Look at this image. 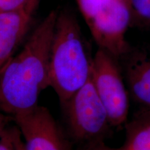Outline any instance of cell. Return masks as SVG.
<instances>
[{
    "label": "cell",
    "mask_w": 150,
    "mask_h": 150,
    "mask_svg": "<svg viewBox=\"0 0 150 150\" xmlns=\"http://www.w3.org/2000/svg\"><path fill=\"white\" fill-rule=\"evenodd\" d=\"M58 13L53 11L34 30L20 53L0 70V107L12 116L38 105L50 86V59Z\"/></svg>",
    "instance_id": "1"
},
{
    "label": "cell",
    "mask_w": 150,
    "mask_h": 150,
    "mask_svg": "<svg viewBox=\"0 0 150 150\" xmlns=\"http://www.w3.org/2000/svg\"><path fill=\"white\" fill-rule=\"evenodd\" d=\"M91 62L74 17L62 13L56 20L50 59V86L64 105L91 77Z\"/></svg>",
    "instance_id": "2"
},
{
    "label": "cell",
    "mask_w": 150,
    "mask_h": 150,
    "mask_svg": "<svg viewBox=\"0 0 150 150\" xmlns=\"http://www.w3.org/2000/svg\"><path fill=\"white\" fill-rule=\"evenodd\" d=\"M91 79L107 111L110 125L125 124L129 114V93L116 58L99 49L92 59Z\"/></svg>",
    "instance_id": "3"
},
{
    "label": "cell",
    "mask_w": 150,
    "mask_h": 150,
    "mask_svg": "<svg viewBox=\"0 0 150 150\" xmlns=\"http://www.w3.org/2000/svg\"><path fill=\"white\" fill-rule=\"evenodd\" d=\"M63 106L71 132L79 140L99 138L110 125L107 111L91 77Z\"/></svg>",
    "instance_id": "4"
},
{
    "label": "cell",
    "mask_w": 150,
    "mask_h": 150,
    "mask_svg": "<svg viewBox=\"0 0 150 150\" xmlns=\"http://www.w3.org/2000/svg\"><path fill=\"white\" fill-rule=\"evenodd\" d=\"M129 0H112L86 21L99 49L117 59L128 52L126 33L131 19Z\"/></svg>",
    "instance_id": "5"
},
{
    "label": "cell",
    "mask_w": 150,
    "mask_h": 150,
    "mask_svg": "<svg viewBox=\"0 0 150 150\" xmlns=\"http://www.w3.org/2000/svg\"><path fill=\"white\" fill-rule=\"evenodd\" d=\"M13 118L26 150H69L57 123L47 108L37 105Z\"/></svg>",
    "instance_id": "6"
},
{
    "label": "cell",
    "mask_w": 150,
    "mask_h": 150,
    "mask_svg": "<svg viewBox=\"0 0 150 150\" xmlns=\"http://www.w3.org/2000/svg\"><path fill=\"white\" fill-rule=\"evenodd\" d=\"M39 1L27 0L15 10L0 13V70L25 35Z\"/></svg>",
    "instance_id": "7"
},
{
    "label": "cell",
    "mask_w": 150,
    "mask_h": 150,
    "mask_svg": "<svg viewBox=\"0 0 150 150\" xmlns=\"http://www.w3.org/2000/svg\"><path fill=\"white\" fill-rule=\"evenodd\" d=\"M125 74L131 97L144 110H150V56L132 58Z\"/></svg>",
    "instance_id": "8"
},
{
    "label": "cell",
    "mask_w": 150,
    "mask_h": 150,
    "mask_svg": "<svg viewBox=\"0 0 150 150\" xmlns=\"http://www.w3.org/2000/svg\"><path fill=\"white\" fill-rule=\"evenodd\" d=\"M122 150H150V110H145L127 127V138Z\"/></svg>",
    "instance_id": "9"
},
{
    "label": "cell",
    "mask_w": 150,
    "mask_h": 150,
    "mask_svg": "<svg viewBox=\"0 0 150 150\" xmlns=\"http://www.w3.org/2000/svg\"><path fill=\"white\" fill-rule=\"evenodd\" d=\"M81 12L88 21L95 16L101 9L108 4L112 0H76Z\"/></svg>",
    "instance_id": "10"
},
{
    "label": "cell",
    "mask_w": 150,
    "mask_h": 150,
    "mask_svg": "<svg viewBox=\"0 0 150 150\" xmlns=\"http://www.w3.org/2000/svg\"><path fill=\"white\" fill-rule=\"evenodd\" d=\"M129 2L138 18L150 22V0H129Z\"/></svg>",
    "instance_id": "11"
},
{
    "label": "cell",
    "mask_w": 150,
    "mask_h": 150,
    "mask_svg": "<svg viewBox=\"0 0 150 150\" xmlns=\"http://www.w3.org/2000/svg\"><path fill=\"white\" fill-rule=\"evenodd\" d=\"M27 0H0V13L15 10L24 4Z\"/></svg>",
    "instance_id": "12"
},
{
    "label": "cell",
    "mask_w": 150,
    "mask_h": 150,
    "mask_svg": "<svg viewBox=\"0 0 150 150\" xmlns=\"http://www.w3.org/2000/svg\"><path fill=\"white\" fill-rule=\"evenodd\" d=\"M11 136H12V141L14 150H26L21 134H20L18 127L11 130Z\"/></svg>",
    "instance_id": "13"
},
{
    "label": "cell",
    "mask_w": 150,
    "mask_h": 150,
    "mask_svg": "<svg viewBox=\"0 0 150 150\" xmlns=\"http://www.w3.org/2000/svg\"><path fill=\"white\" fill-rule=\"evenodd\" d=\"M2 138L4 141L0 142V150H14L12 136H11V130L9 131L6 130Z\"/></svg>",
    "instance_id": "14"
},
{
    "label": "cell",
    "mask_w": 150,
    "mask_h": 150,
    "mask_svg": "<svg viewBox=\"0 0 150 150\" xmlns=\"http://www.w3.org/2000/svg\"><path fill=\"white\" fill-rule=\"evenodd\" d=\"M8 117L2 114H0V138H2L4 134L6 131V124L8 122Z\"/></svg>",
    "instance_id": "15"
},
{
    "label": "cell",
    "mask_w": 150,
    "mask_h": 150,
    "mask_svg": "<svg viewBox=\"0 0 150 150\" xmlns=\"http://www.w3.org/2000/svg\"><path fill=\"white\" fill-rule=\"evenodd\" d=\"M93 150H122V149H110V148H107V147H99Z\"/></svg>",
    "instance_id": "16"
},
{
    "label": "cell",
    "mask_w": 150,
    "mask_h": 150,
    "mask_svg": "<svg viewBox=\"0 0 150 150\" xmlns=\"http://www.w3.org/2000/svg\"><path fill=\"white\" fill-rule=\"evenodd\" d=\"M129 3H130V2H129Z\"/></svg>",
    "instance_id": "17"
}]
</instances>
